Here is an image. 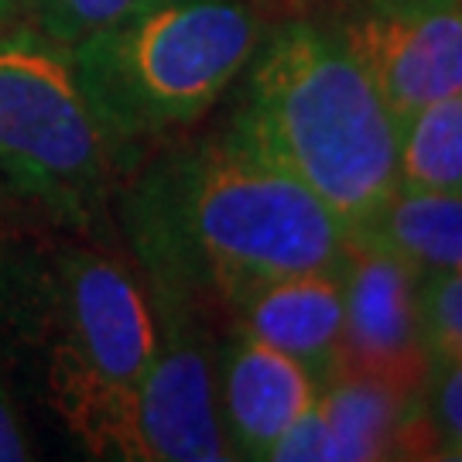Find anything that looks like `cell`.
Here are the masks:
<instances>
[{
    "mask_svg": "<svg viewBox=\"0 0 462 462\" xmlns=\"http://www.w3.org/2000/svg\"><path fill=\"white\" fill-rule=\"evenodd\" d=\"M124 213L151 291L199 305L346 257L343 219L233 131L158 162Z\"/></svg>",
    "mask_w": 462,
    "mask_h": 462,
    "instance_id": "1",
    "label": "cell"
},
{
    "mask_svg": "<svg viewBox=\"0 0 462 462\" xmlns=\"http://www.w3.org/2000/svg\"><path fill=\"white\" fill-rule=\"evenodd\" d=\"M360 230L401 175V120L343 34L315 21L271 32L230 127Z\"/></svg>",
    "mask_w": 462,
    "mask_h": 462,
    "instance_id": "2",
    "label": "cell"
},
{
    "mask_svg": "<svg viewBox=\"0 0 462 462\" xmlns=\"http://www.w3.org/2000/svg\"><path fill=\"white\" fill-rule=\"evenodd\" d=\"M257 34L240 0H141L69 51L97 114L134 141L199 120L247 69Z\"/></svg>",
    "mask_w": 462,
    "mask_h": 462,
    "instance_id": "3",
    "label": "cell"
},
{
    "mask_svg": "<svg viewBox=\"0 0 462 462\" xmlns=\"http://www.w3.org/2000/svg\"><path fill=\"white\" fill-rule=\"evenodd\" d=\"M127 141L86 97L69 45L0 34V192L62 219H89Z\"/></svg>",
    "mask_w": 462,
    "mask_h": 462,
    "instance_id": "4",
    "label": "cell"
},
{
    "mask_svg": "<svg viewBox=\"0 0 462 462\" xmlns=\"http://www.w3.org/2000/svg\"><path fill=\"white\" fill-rule=\"evenodd\" d=\"M158 343L141 383L134 387V439L144 462L233 459L219 401L216 346L199 301L154 291Z\"/></svg>",
    "mask_w": 462,
    "mask_h": 462,
    "instance_id": "5",
    "label": "cell"
},
{
    "mask_svg": "<svg viewBox=\"0 0 462 462\" xmlns=\"http://www.w3.org/2000/svg\"><path fill=\"white\" fill-rule=\"evenodd\" d=\"M431 353L421 322V274L364 233H349L343 257V332L332 377H374L425 397ZM329 377V380H332Z\"/></svg>",
    "mask_w": 462,
    "mask_h": 462,
    "instance_id": "6",
    "label": "cell"
},
{
    "mask_svg": "<svg viewBox=\"0 0 462 462\" xmlns=\"http://www.w3.org/2000/svg\"><path fill=\"white\" fill-rule=\"evenodd\" d=\"M336 32L401 124L462 93V0H356Z\"/></svg>",
    "mask_w": 462,
    "mask_h": 462,
    "instance_id": "7",
    "label": "cell"
},
{
    "mask_svg": "<svg viewBox=\"0 0 462 462\" xmlns=\"http://www.w3.org/2000/svg\"><path fill=\"white\" fill-rule=\"evenodd\" d=\"M62 343L97 377L134 391L158 343L154 309L127 267L89 250H66L45 281Z\"/></svg>",
    "mask_w": 462,
    "mask_h": 462,
    "instance_id": "8",
    "label": "cell"
},
{
    "mask_svg": "<svg viewBox=\"0 0 462 462\" xmlns=\"http://www.w3.org/2000/svg\"><path fill=\"white\" fill-rule=\"evenodd\" d=\"M319 391L322 380L309 366L244 332L233 329L216 349V401L233 459H267L281 431L319 401Z\"/></svg>",
    "mask_w": 462,
    "mask_h": 462,
    "instance_id": "9",
    "label": "cell"
},
{
    "mask_svg": "<svg viewBox=\"0 0 462 462\" xmlns=\"http://www.w3.org/2000/svg\"><path fill=\"white\" fill-rule=\"evenodd\" d=\"M223 309L236 332L295 356L322 383L332 377L343 332V264L244 284Z\"/></svg>",
    "mask_w": 462,
    "mask_h": 462,
    "instance_id": "10",
    "label": "cell"
},
{
    "mask_svg": "<svg viewBox=\"0 0 462 462\" xmlns=\"http://www.w3.org/2000/svg\"><path fill=\"white\" fill-rule=\"evenodd\" d=\"M315 408L329 431V462L429 459L421 397L374 377H332Z\"/></svg>",
    "mask_w": 462,
    "mask_h": 462,
    "instance_id": "11",
    "label": "cell"
},
{
    "mask_svg": "<svg viewBox=\"0 0 462 462\" xmlns=\"http://www.w3.org/2000/svg\"><path fill=\"white\" fill-rule=\"evenodd\" d=\"M418 274L462 271V192H429L397 185L360 230Z\"/></svg>",
    "mask_w": 462,
    "mask_h": 462,
    "instance_id": "12",
    "label": "cell"
},
{
    "mask_svg": "<svg viewBox=\"0 0 462 462\" xmlns=\"http://www.w3.org/2000/svg\"><path fill=\"white\" fill-rule=\"evenodd\" d=\"M397 175L404 189L462 192V93L425 103L401 124Z\"/></svg>",
    "mask_w": 462,
    "mask_h": 462,
    "instance_id": "13",
    "label": "cell"
},
{
    "mask_svg": "<svg viewBox=\"0 0 462 462\" xmlns=\"http://www.w3.org/2000/svg\"><path fill=\"white\" fill-rule=\"evenodd\" d=\"M429 459H462V360L431 370L421 397Z\"/></svg>",
    "mask_w": 462,
    "mask_h": 462,
    "instance_id": "14",
    "label": "cell"
},
{
    "mask_svg": "<svg viewBox=\"0 0 462 462\" xmlns=\"http://www.w3.org/2000/svg\"><path fill=\"white\" fill-rule=\"evenodd\" d=\"M421 322L431 364L462 360V271L421 274Z\"/></svg>",
    "mask_w": 462,
    "mask_h": 462,
    "instance_id": "15",
    "label": "cell"
},
{
    "mask_svg": "<svg viewBox=\"0 0 462 462\" xmlns=\"http://www.w3.org/2000/svg\"><path fill=\"white\" fill-rule=\"evenodd\" d=\"M32 7L38 32L62 42V45H76L99 28L114 24L116 17H124L141 0H24Z\"/></svg>",
    "mask_w": 462,
    "mask_h": 462,
    "instance_id": "16",
    "label": "cell"
},
{
    "mask_svg": "<svg viewBox=\"0 0 462 462\" xmlns=\"http://www.w3.org/2000/svg\"><path fill=\"white\" fill-rule=\"evenodd\" d=\"M32 456L28 435L17 421V411L7 397V387L0 383V462H21Z\"/></svg>",
    "mask_w": 462,
    "mask_h": 462,
    "instance_id": "17",
    "label": "cell"
}]
</instances>
